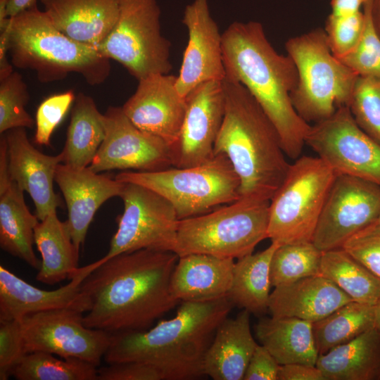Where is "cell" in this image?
Listing matches in <instances>:
<instances>
[{"mask_svg":"<svg viewBox=\"0 0 380 380\" xmlns=\"http://www.w3.org/2000/svg\"><path fill=\"white\" fill-rule=\"evenodd\" d=\"M178 258L172 251L140 249L99 259L81 284L91 303L85 326L111 334L151 327L179 302L170 290Z\"/></svg>","mask_w":380,"mask_h":380,"instance_id":"1","label":"cell"},{"mask_svg":"<svg viewBox=\"0 0 380 380\" xmlns=\"http://www.w3.org/2000/svg\"><path fill=\"white\" fill-rule=\"evenodd\" d=\"M225 77L242 84L275 127L288 158L300 157L311 125L295 110L291 95L298 75L289 56L281 55L257 21L234 22L222 34Z\"/></svg>","mask_w":380,"mask_h":380,"instance_id":"2","label":"cell"},{"mask_svg":"<svg viewBox=\"0 0 380 380\" xmlns=\"http://www.w3.org/2000/svg\"><path fill=\"white\" fill-rule=\"evenodd\" d=\"M233 305L227 298L182 301L173 318L142 331L112 334L103 357L108 364L139 361L152 364L168 380L201 376L203 360L215 332Z\"/></svg>","mask_w":380,"mask_h":380,"instance_id":"3","label":"cell"},{"mask_svg":"<svg viewBox=\"0 0 380 380\" xmlns=\"http://www.w3.org/2000/svg\"><path fill=\"white\" fill-rule=\"evenodd\" d=\"M224 115L214 154L227 157L240 179V196L270 201L290 166L279 134L241 83L224 78Z\"/></svg>","mask_w":380,"mask_h":380,"instance_id":"4","label":"cell"},{"mask_svg":"<svg viewBox=\"0 0 380 380\" xmlns=\"http://www.w3.org/2000/svg\"><path fill=\"white\" fill-rule=\"evenodd\" d=\"M9 52L14 67L34 71L42 83L74 72L89 84L99 85L111 70L110 59L63 34L37 6L11 18Z\"/></svg>","mask_w":380,"mask_h":380,"instance_id":"5","label":"cell"},{"mask_svg":"<svg viewBox=\"0 0 380 380\" xmlns=\"http://www.w3.org/2000/svg\"><path fill=\"white\" fill-rule=\"evenodd\" d=\"M285 48L298 75L292 104L305 121L316 123L349 107L359 75L334 55L324 29L291 37Z\"/></svg>","mask_w":380,"mask_h":380,"instance_id":"6","label":"cell"},{"mask_svg":"<svg viewBox=\"0 0 380 380\" xmlns=\"http://www.w3.org/2000/svg\"><path fill=\"white\" fill-rule=\"evenodd\" d=\"M270 201L241 197L207 213L179 221L175 253L239 259L267 238Z\"/></svg>","mask_w":380,"mask_h":380,"instance_id":"7","label":"cell"},{"mask_svg":"<svg viewBox=\"0 0 380 380\" xmlns=\"http://www.w3.org/2000/svg\"><path fill=\"white\" fill-rule=\"evenodd\" d=\"M115 178L163 196L172 204L179 220L207 213L241 198L240 179L229 160L222 153L214 154L196 166L125 171Z\"/></svg>","mask_w":380,"mask_h":380,"instance_id":"8","label":"cell"},{"mask_svg":"<svg viewBox=\"0 0 380 380\" xmlns=\"http://www.w3.org/2000/svg\"><path fill=\"white\" fill-rule=\"evenodd\" d=\"M336 173L318 156L290 164L270 201L267 238L279 245L312 242Z\"/></svg>","mask_w":380,"mask_h":380,"instance_id":"9","label":"cell"},{"mask_svg":"<svg viewBox=\"0 0 380 380\" xmlns=\"http://www.w3.org/2000/svg\"><path fill=\"white\" fill-rule=\"evenodd\" d=\"M160 15L156 0H121L117 21L97 51L137 80L169 74L170 42L161 33Z\"/></svg>","mask_w":380,"mask_h":380,"instance_id":"10","label":"cell"},{"mask_svg":"<svg viewBox=\"0 0 380 380\" xmlns=\"http://www.w3.org/2000/svg\"><path fill=\"white\" fill-rule=\"evenodd\" d=\"M124 184L120 196L124 210L117 217V231L101 259L140 249L175 253L179 220L172 204L145 186Z\"/></svg>","mask_w":380,"mask_h":380,"instance_id":"11","label":"cell"},{"mask_svg":"<svg viewBox=\"0 0 380 380\" xmlns=\"http://www.w3.org/2000/svg\"><path fill=\"white\" fill-rule=\"evenodd\" d=\"M310 146L336 175H349L380 185V144L357 124L349 107L311 125Z\"/></svg>","mask_w":380,"mask_h":380,"instance_id":"12","label":"cell"},{"mask_svg":"<svg viewBox=\"0 0 380 380\" xmlns=\"http://www.w3.org/2000/svg\"><path fill=\"white\" fill-rule=\"evenodd\" d=\"M83 317V312L70 308L25 317L20 322L26 353L42 351L62 358H79L99 367L112 334L86 327Z\"/></svg>","mask_w":380,"mask_h":380,"instance_id":"13","label":"cell"},{"mask_svg":"<svg viewBox=\"0 0 380 380\" xmlns=\"http://www.w3.org/2000/svg\"><path fill=\"white\" fill-rule=\"evenodd\" d=\"M380 185L336 175L322 208L312 238L322 251L342 247L353 234L377 221Z\"/></svg>","mask_w":380,"mask_h":380,"instance_id":"14","label":"cell"},{"mask_svg":"<svg viewBox=\"0 0 380 380\" xmlns=\"http://www.w3.org/2000/svg\"><path fill=\"white\" fill-rule=\"evenodd\" d=\"M104 121L105 138L89 165L91 170L153 172L172 167L170 146L136 127L122 107L109 106Z\"/></svg>","mask_w":380,"mask_h":380,"instance_id":"15","label":"cell"},{"mask_svg":"<svg viewBox=\"0 0 380 380\" xmlns=\"http://www.w3.org/2000/svg\"><path fill=\"white\" fill-rule=\"evenodd\" d=\"M186 112L179 134L171 145L172 167L200 165L214 155L224 115L223 80H210L186 96Z\"/></svg>","mask_w":380,"mask_h":380,"instance_id":"16","label":"cell"},{"mask_svg":"<svg viewBox=\"0 0 380 380\" xmlns=\"http://www.w3.org/2000/svg\"><path fill=\"white\" fill-rule=\"evenodd\" d=\"M182 23L188 31V42L176 88L186 96L197 86L210 80H223L222 34L210 15L208 0H194L184 11Z\"/></svg>","mask_w":380,"mask_h":380,"instance_id":"17","label":"cell"},{"mask_svg":"<svg viewBox=\"0 0 380 380\" xmlns=\"http://www.w3.org/2000/svg\"><path fill=\"white\" fill-rule=\"evenodd\" d=\"M177 76L158 74L138 80L135 92L122 106L139 129L164 140H177L186 112V98L176 88Z\"/></svg>","mask_w":380,"mask_h":380,"instance_id":"18","label":"cell"},{"mask_svg":"<svg viewBox=\"0 0 380 380\" xmlns=\"http://www.w3.org/2000/svg\"><path fill=\"white\" fill-rule=\"evenodd\" d=\"M99 265L96 260L79 267L69 283L52 291L34 286L1 265L0 321H20L31 314L61 308L88 312L91 303L81 284Z\"/></svg>","mask_w":380,"mask_h":380,"instance_id":"19","label":"cell"},{"mask_svg":"<svg viewBox=\"0 0 380 380\" xmlns=\"http://www.w3.org/2000/svg\"><path fill=\"white\" fill-rule=\"evenodd\" d=\"M6 141L8 170L11 179L32 198L39 221L62 207L61 198L53 189L55 173L63 156L46 155L29 141L25 128L4 133Z\"/></svg>","mask_w":380,"mask_h":380,"instance_id":"20","label":"cell"},{"mask_svg":"<svg viewBox=\"0 0 380 380\" xmlns=\"http://www.w3.org/2000/svg\"><path fill=\"white\" fill-rule=\"evenodd\" d=\"M54 180L65 198L70 235L80 250L96 211L108 199L120 196L125 184L95 172L89 166L74 167L62 163L56 167Z\"/></svg>","mask_w":380,"mask_h":380,"instance_id":"21","label":"cell"},{"mask_svg":"<svg viewBox=\"0 0 380 380\" xmlns=\"http://www.w3.org/2000/svg\"><path fill=\"white\" fill-rule=\"evenodd\" d=\"M234 263V259L208 254L180 256L171 276L170 293L182 302H209L227 298Z\"/></svg>","mask_w":380,"mask_h":380,"instance_id":"22","label":"cell"},{"mask_svg":"<svg viewBox=\"0 0 380 380\" xmlns=\"http://www.w3.org/2000/svg\"><path fill=\"white\" fill-rule=\"evenodd\" d=\"M121 0H41L44 11L63 34L96 49L117 21Z\"/></svg>","mask_w":380,"mask_h":380,"instance_id":"23","label":"cell"},{"mask_svg":"<svg viewBox=\"0 0 380 380\" xmlns=\"http://www.w3.org/2000/svg\"><path fill=\"white\" fill-rule=\"evenodd\" d=\"M353 300L334 282L319 274L275 287L268 310L273 317L316 322Z\"/></svg>","mask_w":380,"mask_h":380,"instance_id":"24","label":"cell"},{"mask_svg":"<svg viewBox=\"0 0 380 380\" xmlns=\"http://www.w3.org/2000/svg\"><path fill=\"white\" fill-rule=\"evenodd\" d=\"M250 312L241 310L217 328L203 360V372L214 380H242L258 345L250 326Z\"/></svg>","mask_w":380,"mask_h":380,"instance_id":"25","label":"cell"},{"mask_svg":"<svg viewBox=\"0 0 380 380\" xmlns=\"http://www.w3.org/2000/svg\"><path fill=\"white\" fill-rule=\"evenodd\" d=\"M24 191L8 173L0 174V246L2 250L39 270L33 244L39 220L27 208Z\"/></svg>","mask_w":380,"mask_h":380,"instance_id":"26","label":"cell"},{"mask_svg":"<svg viewBox=\"0 0 380 380\" xmlns=\"http://www.w3.org/2000/svg\"><path fill=\"white\" fill-rule=\"evenodd\" d=\"M258 341L280 365H316L319 353L313 323L293 317H263L255 327Z\"/></svg>","mask_w":380,"mask_h":380,"instance_id":"27","label":"cell"},{"mask_svg":"<svg viewBox=\"0 0 380 380\" xmlns=\"http://www.w3.org/2000/svg\"><path fill=\"white\" fill-rule=\"evenodd\" d=\"M325 380L380 379V331L375 327L319 355Z\"/></svg>","mask_w":380,"mask_h":380,"instance_id":"28","label":"cell"},{"mask_svg":"<svg viewBox=\"0 0 380 380\" xmlns=\"http://www.w3.org/2000/svg\"><path fill=\"white\" fill-rule=\"evenodd\" d=\"M34 241L42 257L36 279L49 285L70 279L79 268L80 250L73 243L67 220H60L56 210L51 212L37 224Z\"/></svg>","mask_w":380,"mask_h":380,"instance_id":"29","label":"cell"},{"mask_svg":"<svg viewBox=\"0 0 380 380\" xmlns=\"http://www.w3.org/2000/svg\"><path fill=\"white\" fill-rule=\"evenodd\" d=\"M279 246L272 242L265 250L242 257L234 263L232 282L227 295L233 306L255 315L268 310L272 286L270 264Z\"/></svg>","mask_w":380,"mask_h":380,"instance_id":"30","label":"cell"},{"mask_svg":"<svg viewBox=\"0 0 380 380\" xmlns=\"http://www.w3.org/2000/svg\"><path fill=\"white\" fill-rule=\"evenodd\" d=\"M106 135L104 114L94 100L80 92L71 109L66 140L61 152L63 163L74 167H88Z\"/></svg>","mask_w":380,"mask_h":380,"instance_id":"31","label":"cell"},{"mask_svg":"<svg viewBox=\"0 0 380 380\" xmlns=\"http://www.w3.org/2000/svg\"><path fill=\"white\" fill-rule=\"evenodd\" d=\"M320 275L353 301L375 305L380 298V279L342 248L322 252Z\"/></svg>","mask_w":380,"mask_h":380,"instance_id":"32","label":"cell"},{"mask_svg":"<svg viewBox=\"0 0 380 380\" xmlns=\"http://www.w3.org/2000/svg\"><path fill=\"white\" fill-rule=\"evenodd\" d=\"M375 326V305L350 301L313 323L319 355L346 343Z\"/></svg>","mask_w":380,"mask_h":380,"instance_id":"33","label":"cell"},{"mask_svg":"<svg viewBox=\"0 0 380 380\" xmlns=\"http://www.w3.org/2000/svg\"><path fill=\"white\" fill-rule=\"evenodd\" d=\"M96 366L87 361L35 351L25 354L12 372L18 380H98Z\"/></svg>","mask_w":380,"mask_h":380,"instance_id":"34","label":"cell"},{"mask_svg":"<svg viewBox=\"0 0 380 380\" xmlns=\"http://www.w3.org/2000/svg\"><path fill=\"white\" fill-rule=\"evenodd\" d=\"M322 252L312 242L279 245L270 264L272 286L288 285L320 274Z\"/></svg>","mask_w":380,"mask_h":380,"instance_id":"35","label":"cell"},{"mask_svg":"<svg viewBox=\"0 0 380 380\" xmlns=\"http://www.w3.org/2000/svg\"><path fill=\"white\" fill-rule=\"evenodd\" d=\"M29 99L27 84L20 73L13 70L0 80L1 134L15 128H34L35 120L25 109Z\"/></svg>","mask_w":380,"mask_h":380,"instance_id":"36","label":"cell"},{"mask_svg":"<svg viewBox=\"0 0 380 380\" xmlns=\"http://www.w3.org/2000/svg\"><path fill=\"white\" fill-rule=\"evenodd\" d=\"M372 2L363 6L365 23L359 42L353 49L338 58L360 77H371L380 80V37L372 17Z\"/></svg>","mask_w":380,"mask_h":380,"instance_id":"37","label":"cell"},{"mask_svg":"<svg viewBox=\"0 0 380 380\" xmlns=\"http://www.w3.org/2000/svg\"><path fill=\"white\" fill-rule=\"evenodd\" d=\"M349 108L359 127L380 144V80L359 76Z\"/></svg>","mask_w":380,"mask_h":380,"instance_id":"38","label":"cell"},{"mask_svg":"<svg viewBox=\"0 0 380 380\" xmlns=\"http://www.w3.org/2000/svg\"><path fill=\"white\" fill-rule=\"evenodd\" d=\"M75 96L74 91L70 89L53 94L39 105L35 115L34 141L36 144L46 146L51 145L53 132L73 104Z\"/></svg>","mask_w":380,"mask_h":380,"instance_id":"39","label":"cell"},{"mask_svg":"<svg viewBox=\"0 0 380 380\" xmlns=\"http://www.w3.org/2000/svg\"><path fill=\"white\" fill-rule=\"evenodd\" d=\"M341 248L380 279V226L377 222L353 234Z\"/></svg>","mask_w":380,"mask_h":380,"instance_id":"40","label":"cell"},{"mask_svg":"<svg viewBox=\"0 0 380 380\" xmlns=\"http://www.w3.org/2000/svg\"><path fill=\"white\" fill-rule=\"evenodd\" d=\"M20 322L0 321V379L7 380L25 355Z\"/></svg>","mask_w":380,"mask_h":380,"instance_id":"41","label":"cell"},{"mask_svg":"<svg viewBox=\"0 0 380 380\" xmlns=\"http://www.w3.org/2000/svg\"><path fill=\"white\" fill-rule=\"evenodd\" d=\"M98 380H168L159 367L144 362L108 364L98 369Z\"/></svg>","mask_w":380,"mask_h":380,"instance_id":"42","label":"cell"},{"mask_svg":"<svg viewBox=\"0 0 380 380\" xmlns=\"http://www.w3.org/2000/svg\"><path fill=\"white\" fill-rule=\"evenodd\" d=\"M280 366L266 348L258 344L248 362L243 380H278Z\"/></svg>","mask_w":380,"mask_h":380,"instance_id":"43","label":"cell"},{"mask_svg":"<svg viewBox=\"0 0 380 380\" xmlns=\"http://www.w3.org/2000/svg\"><path fill=\"white\" fill-rule=\"evenodd\" d=\"M278 380H325V378L316 365L292 363L280 366Z\"/></svg>","mask_w":380,"mask_h":380,"instance_id":"44","label":"cell"},{"mask_svg":"<svg viewBox=\"0 0 380 380\" xmlns=\"http://www.w3.org/2000/svg\"><path fill=\"white\" fill-rule=\"evenodd\" d=\"M11 18L0 23V80L9 75L14 70L8 60Z\"/></svg>","mask_w":380,"mask_h":380,"instance_id":"45","label":"cell"},{"mask_svg":"<svg viewBox=\"0 0 380 380\" xmlns=\"http://www.w3.org/2000/svg\"><path fill=\"white\" fill-rule=\"evenodd\" d=\"M369 0H331V13L333 18H348L361 13V8Z\"/></svg>","mask_w":380,"mask_h":380,"instance_id":"46","label":"cell"},{"mask_svg":"<svg viewBox=\"0 0 380 380\" xmlns=\"http://www.w3.org/2000/svg\"><path fill=\"white\" fill-rule=\"evenodd\" d=\"M37 5V0H9L7 16L11 18Z\"/></svg>","mask_w":380,"mask_h":380,"instance_id":"47","label":"cell"},{"mask_svg":"<svg viewBox=\"0 0 380 380\" xmlns=\"http://www.w3.org/2000/svg\"><path fill=\"white\" fill-rule=\"evenodd\" d=\"M372 17L376 30L380 37V0H372Z\"/></svg>","mask_w":380,"mask_h":380,"instance_id":"48","label":"cell"},{"mask_svg":"<svg viewBox=\"0 0 380 380\" xmlns=\"http://www.w3.org/2000/svg\"><path fill=\"white\" fill-rule=\"evenodd\" d=\"M9 0H0V23L8 18L7 7Z\"/></svg>","mask_w":380,"mask_h":380,"instance_id":"49","label":"cell"},{"mask_svg":"<svg viewBox=\"0 0 380 380\" xmlns=\"http://www.w3.org/2000/svg\"><path fill=\"white\" fill-rule=\"evenodd\" d=\"M380 331V298L375 305V326Z\"/></svg>","mask_w":380,"mask_h":380,"instance_id":"50","label":"cell"},{"mask_svg":"<svg viewBox=\"0 0 380 380\" xmlns=\"http://www.w3.org/2000/svg\"><path fill=\"white\" fill-rule=\"evenodd\" d=\"M376 222H377L378 224L380 226V213H379V217H378Z\"/></svg>","mask_w":380,"mask_h":380,"instance_id":"51","label":"cell"}]
</instances>
